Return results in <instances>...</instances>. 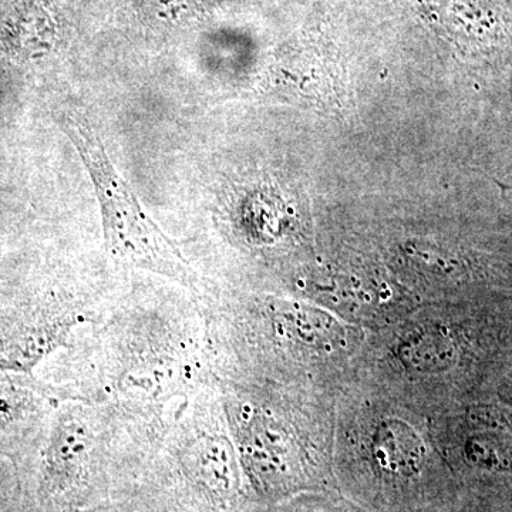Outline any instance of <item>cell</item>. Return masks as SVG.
Here are the masks:
<instances>
[{"label": "cell", "mask_w": 512, "mask_h": 512, "mask_svg": "<svg viewBox=\"0 0 512 512\" xmlns=\"http://www.w3.org/2000/svg\"><path fill=\"white\" fill-rule=\"evenodd\" d=\"M62 127L92 178L104 238L113 258L194 289V269L144 212L136 192L111 163L99 134L82 114L64 113Z\"/></svg>", "instance_id": "1"}, {"label": "cell", "mask_w": 512, "mask_h": 512, "mask_svg": "<svg viewBox=\"0 0 512 512\" xmlns=\"http://www.w3.org/2000/svg\"><path fill=\"white\" fill-rule=\"evenodd\" d=\"M136 3L150 22L183 28L205 15L208 0H136Z\"/></svg>", "instance_id": "2"}]
</instances>
